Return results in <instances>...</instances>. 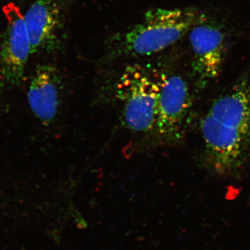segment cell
Listing matches in <instances>:
<instances>
[{"mask_svg": "<svg viewBox=\"0 0 250 250\" xmlns=\"http://www.w3.org/2000/svg\"><path fill=\"white\" fill-rule=\"evenodd\" d=\"M205 157L220 175L232 174L250 152V78L244 75L213 102L201 123Z\"/></svg>", "mask_w": 250, "mask_h": 250, "instance_id": "6da1fadb", "label": "cell"}, {"mask_svg": "<svg viewBox=\"0 0 250 250\" xmlns=\"http://www.w3.org/2000/svg\"><path fill=\"white\" fill-rule=\"evenodd\" d=\"M207 21L205 14L194 7L149 10L141 22L113 39L110 57H144L157 53Z\"/></svg>", "mask_w": 250, "mask_h": 250, "instance_id": "7a4b0ae2", "label": "cell"}, {"mask_svg": "<svg viewBox=\"0 0 250 250\" xmlns=\"http://www.w3.org/2000/svg\"><path fill=\"white\" fill-rule=\"evenodd\" d=\"M161 88V73H152L141 65L127 66L116 85V98L121 105L123 122L134 133L154 130Z\"/></svg>", "mask_w": 250, "mask_h": 250, "instance_id": "3957f363", "label": "cell"}, {"mask_svg": "<svg viewBox=\"0 0 250 250\" xmlns=\"http://www.w3.org/2000/svg\"><path fill=\"white\" fill-rule=\"evenodd\" d=\"M190 100V90L182 77L161 73L154 131L162 142L178 143L182 140Z\"/></svg>", "mask_w": 250, "mask_h": 250, "instance_id": "277c9868", "label": "cell"}, {"mask_svg": "<svg viewBox=\"0 0 250 250\" xmlns=\"http://www.w3.org/2000/svg\"><path fill=\"white\" fill-rule=\"evenodd\" d=\"M192 70L197 85L204 88L221 72L227 52L226 36L217 23L205 22L190 31Z\"/></svg>", "mask_w": 250, "mask_h": 250, "instance_id": "5b68a950", "label": "cell"}, {"mask_svg": "<svg viewBox=\"0 0 250 250\" xmlns=\"http://www.w3.org/2000/svg\"><path fill=\"white\" fill-rule=\"evenodd\" d=\"M6 28L0 50V68L6 80L17 83L22 80L31 47L24 16L19 7L9 3L3 8Z\"/></svg>", "mask_w": 250, "mask_h": 250, "instance_id": "8992f818", "label": "cell"}, {"mask_svg": "<svg viewBox=\"0 0 250 250\" xmlns=\"http://www.w3.org/2000/svg\"><path fill=\"white\" fill-rule=\"evenodd\" d=\"M24 16L31 54L57 48L59 42L61 14L55 0H36Z\"/></svg>", "mask_w": 250, "mask_h": 250, "instance_id": "52a82bcc", "label": "cell"}, {"mask_svg": "<svg viewBox=\"0 0 250 250\" xmlns=\"http://www.w3.org/2000/svg\"><path fill=\"white\" fill-rule=\"evenodd\" d=\"M61 80L56 67L41 65L29 85L28 102L34 116L43 125L54 121L59 106Z\"/></svg>", "mask_w": 250, "mask_h": 250, "instance_id": "ba28073f", "label": "cell"}]
</instances>
